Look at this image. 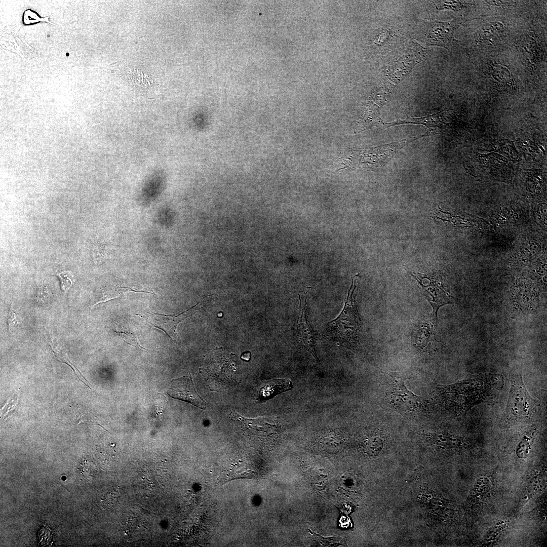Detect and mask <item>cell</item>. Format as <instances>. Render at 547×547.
<instances>
[{
	"label": "cell",
	"instance_id": "cell-1",
	"mask_svg": "<svg viewBox=\"0 0 547 547\" xmlns=\"http://www.w3.org/2000/svg\"><path fill=\"white\" fill-rule=\"evenodd\" d=\"M500 374L472 376L439 389L442 401L455 412L464 413L474 406L496 398L503 384Z\"/></svg>",
	"mask_w": 547,
	"mask_h": 547
},
{
	"label": "cell",
	"instance_id": "cell-2",
	"mask_svg": "<svg viewBox=\"0 0 547 547\" xmlns=\"http://www.w3.org/2000/svg\"><path fill=\"white\" fill-rule=\"evenodd\" d=\"M356 287V280L353 283L352 278L343 308L338 317L330 322L326 327V335L329 338L341 343H354L358 337L360 319L354 296Z\"/></svg>",
	"mask_w": 547,
	"mask_h": 547
},
{
	"label": "cell",
	"instance_id": "cell-3",
	"mask_svg": "<svg viewBox=\"0 0 547 547\" xmlns=\"http://www.w3.org/2000/svg\"><path fill=\"white\" fill-rule=\"evenodd\" d=\"M536 403L528 393L521 375H514L511 378V389L506 408L509 419L526 420L534 416Z\"/></svg>",
	"mask_w": 547,
	"mask_h": 547
},
{
	"label": "cell",
	"instance_id": "cell-4",
	"mask_svg": "<svg viewBox=\"0 0 547 547\" xmlns=\"http://www.w3.org/2000/svg\"><path fill=\"white\" fill-rule=\"evenodd\" d=\"M463 21L464 19L459 17L448 22H426L424 35L426 43L449 49L456 42L454 33Z\"/></svg>",
	"mask_w": 547,
	"mask_h": 547
},
{
	"label": "cell",
	"instance_id": "cell-5",
	"mask_svg": "<svg viewBox=\"0 0 547 547\" xmlns=\"http://www.w3.org/2000/svg\"><path fill=\"white\" fill-rule=\"evenodd\" d=\"M203 302H200L191 308L181 313L174 315H166L147 312L150 315L147 323L155 328L164 332L172 340L177 338V326L184 319L193 315L203 306Z\"/></svg>",
	"mask_w": 547,
	"mask_h": 547
},
{
	"label": "cell",
	"instance_id": "cell-6",
	"mask_svg": "<svg viewBox=\"0 0 547 547\" xmlns=\"http://www.w3.org/2000/svg\"><path fill=\"white\" fill-rule=\"evenodd\" d=\"M300 300V313L295 330V338L297 342L306 349L317 360L315 345L319 338V333L310 327L306 315V299Z\"/></svg>",
	"mask_w": 547,
	"mask_h": 547
},
{
	"label": "cell",
	"instance_id": "cell-7",
	"mask_svg": "<svg viewBox=\"0 0 547 547\" xmlns=\"http://www.w3.org/2000/svg\"><path fill=\"white\" fill-rule=\"evenodd\" d=\"M389 401L395 408L403 412L413 411L418 409L421 399L409 390L401 378L395 380L388 394Z\"/></svg>",
	"mask_w": 547,
	"mask_h": 547
},
{
	"label": "cell",
	"instance_id": "cell-8",
	"mask_svg": "<svg viewBox=\"0 0 547 547\" xmlns=\"http://www.w3.org/2000/svg\"><path fill=\"white\" fill-rule=\"evenodd\" d=\"M168 393L173 398L189 403L201 409H206L207 403L197 393L190 376L173 379Z\"/></svg>",
	"mask_w": 547,
	"mask_h": 547
},
{
	"label": "cell",
	"instance_id": "cell-9",
	"mask_svg": "<svg viewBox=\"0 0 547 547\" xmlns=\"http://www.w3.org/2000/svg\"><path fill=\"white\" fill-rule=\"evenodd\" d=\"M418 283L421 286L420 290L422 294L433 308L432 317L435 323L437 321L438 309L443 305L451 303L450 296L446 293L443 288L438 287L432 283L428 285H423L420 282Z\"/></svg>",
	"mask_w": 547,
	"mask_h": 547
},
{
	"label": "cell",
	"instance_id": "cell-10",
	"mask_svg": "<svg viewBox=\"0 0 547 547\" xmlns=\"http://www.w3.org/2000/svg\"><path fill=\"white\" fill-rule=\"evenodd\" d=\"M293 388L290 380L287 378L273 379L264 382L258 393V401H265L280 393Z\"/></svg>",
	"mask_w": 547,
	"mask_h": 547
},
{
	"label": "cell",
	"instance_id": "cell-11",
	"mask_svg": "<svg viewBox=\"0 0 547 547\" xmlns=\"http://www.w3.org/2000/svg\"><path fill=\"white\" fill-rule=\"evenodd\" d=\"M431 330L426 323L421 324L415 330L413 335L414 341L415 345L420 349H423L427 346L432 334Z\"/></svg>",
	"mask_w": 547,
	"mask_h": 547
},
{
	"label": "cell",
	"instance_id": "cell-12",
	"mask_svg": "<svg viewBox=\"0 0 547 547\" xmlns=\"http://www.w3.org/2000/svg\"><path fill=\"white\" fill-rule=\"evenodd\" d=\"M49 18L48 16L44 18L41 17L35 11L31 9H28L25 11L23 13V21L25 25L32 24L40 22H46L55 25V24L50 22Z\"/></svg>",
	"mask_w": 547,
	"mask_h": 547
},
{
	"label": "cell",
	"instance_id": "cell-13",
	"mask_svg": "<svg viewBox=\"0 0 547 547\" xmlns=\"http://www.w3.org/2000/svg\"><path fill=\"white\" fill-rule=\"evenodd\" d=\"M59 278L61 282L62 290L66 293L72 286L74 279L73 275L69 271H63L56 275Z\"/></svg>",
	"mask_w": 547,
	"mask_h": 547
},
{
	"label": "cell",
	"instance_id": "cell-14",
	"mask_svg": "<svg viewBox=\"0 0 547 547\" xmlns=\"http://www.w3.org/2000/svg\"><path fill=\"white\" fill-rule=\"evenodd\" d=\"M438 10H452L458 11L463 6L461 1H435Z\"/></svg>",
	"mask_w": 547,
	"mask_h": 547
},
{
	"label": "cell",
	"instance_id": "cell-15",
	"mask_svg": "<svg viewBox=\"0 0 547 547\" xmlns=\"http://www.w3.org/2000/svg\"><path fill=\"white\" fill-rule=\"evenodd\" d=\"M115 332L120 335L127 343L133 346L146 349L140 345L138 337L135 332L124 331H115Z\"/></svg>",
	"mask_w": 547,
	"mask_h": 547
},
{
	"label": "cell",
	"instance_id": "cell-16",
	"mask_svg": "<svg viewBox=\"0 0 547 547\" xmlns=\"http://www.w3.org/2000/svg\"><path fill=\"white\" fill-rule=\"evenodd\" d=\"M52 296V292L47 286H42L37 290L36 300L40 304L49 301Z\"/></svg>",
	"mask_w": 547,
	"mask_h": 547
},
{
	"label": "cell",
	"instance_id": "cell-17",
	"mask_svg": "<svg viewBox=\"0 0 547 547\" xmlns=\"http://www.w3.org/2000/svg\"><path fill=\"white\" fill-rule=\"evenodd\" d=\"M8 324L9 332H11L13 328H14L16 326H18L20 324V322L18 319L17 315L13 309L12 303L11 304V306L10 307L8 314Z\"/></svg>",
	"mask_w": 547,
	"mask_h": 547
},
{
	"label": "cell",
	"instance_id": "cell-18",
	"mask_svg": "<svg viewBox=\"0 0 547 547\" xmlns=\"http://www.w3.org/2000/svg\"><path fill=\"white\" fill-rule=\"evenodd\" d=\"M529 446L530 440L529 438L524 437L518 446L517 450V455L521 458L526 457L528 453Z\"/></svg>",
	"mask_w": 547,
	"mask_h": 547
}]
</instances>
